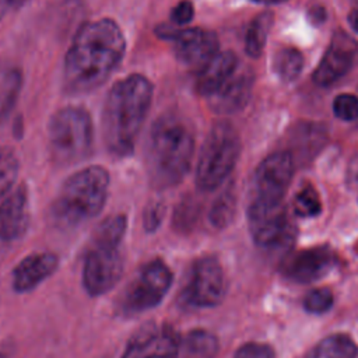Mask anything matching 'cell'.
<instances>
[{
  "instance_id": "cell-1",
  "label": "cell",
  "mask_w": 358,
  "mask_h": 358,
  "mask_svg": "<svg viewBox=\"0 0 358 358\" xmlns=\"http://www.w3.org/2000/svg\"><path fill=\"white\" fill-rule=\"evenodd\" d=\"M126 38L112 18L88 21L77 31L64 57V85L73 94L101 87L119 66Z\"/></svg>"
},
{
  "instance_id": "cell-2",
  "label": "cell",
  "mask_w": 358,
  "mask_h": 358,
  "mask_svg": "<svg viewBox=\"0 0 358 358\" xmlns=\"http://www.w3.org/2000/svg\"><path fill=\"white\" fill-rule=\"evenodd\" d=\"M152 101V84L143 74L119 80L109 91L102 110V136L109 152L126 157L133 152Z\"/></svg>"
},
{
  "instance_id": "cell-3",
  "label": "cell",
  "mask_w": 358,
  "mask_h": 358,
  "mask_svg": "<svg viewBox=\"0 0 358 358\" xmlns=\"http://www.w3.org/2000/svg\"><path fill=\"white\" fill-rule=\"evenodd\" d=\"M194 155V134L185 117L164 113L152 124L145 144V169L150 183L168 189L182 182Z\"/></svg>"
},
{
  "instance_id": "cell-4",
  "label": "cell",
  "mask_w": 358,
  "mask_h": 358,
  "mask_svg": "<svg viewBox=\"0 0 358 358\" xmlns=\"http://www.w3.org/2000/svg\"><path fill=\"white\" fill-rule=\"evenodd\" d=\"M127 229L124 214H113L98 224L83 260V287L91 296L110 291L124 270L122 243Z\"/></svg>"
},
{
  "instance_id": "cell-5",
  "label": "cell",
  "mask_w": 358,
  "mask_h": 358,
  "mask_svg": "<svg viewBox=\"0 0 358 358\" xmlns=\"http://www.w3.org/2000/svg\"><path fill=\"white\" fill-rule=\"evenodd\" d=\"M109 190V172L101 165L85 166L62 185L50 206V218L62 229L90 221L101 213Z\"/></svg>"
},
{
  "instance_id": "cell-6",
  "label": "cell",
  "mask_w": 358,
  "mask_h": 358,
  "mask_svg": "<svg viewBox=\"0 0 358 358\" xmlns=\"http://www.w3.org/2000/svg\"><path fill=\"white\" fill-rule=\"evenodd\" d=\"M48 140L50 158L57 165L67 166L88 158L94 144L91 115L80 106L59 109L49 120Z\"/></svg>"
},
{
  "instance_id": "cell-7",
  "label": "cell",
  "mask_w": 358,
  "mask_h": 358,
  "mask_svg": "<svg viewBox=\"0 0 358 358\" xmlns=\"http://www.w3.org/2000/svg\"><path fill=\"white\" fill-rule=\"evenodd\" d=\"M241 152V138L228 122L215 123L201 147L197 166L196 185L203 192L217 189L232 172Z\"/></svg>"
},
{
  "instance_id": "cell-8",
  "label": "cell",
  "mask_w": 358,
  "mask_h": 358,
  "mask_svg": "<svg viewBox=\"0 0 358 358\" xmlns=\"http://www.w3.org/2000/svg\"><path fill=\"white\" fill-rule=\"evenodd\" d=\"M227 294V277L220 260L214 256L196 259L178 295L183 309H208L220 305Z\"/></svg>"
},
{
  "instance_id": "cell-9",
  "label": "cell",
  "mask_w": 358,
  "mask_h": 358,
  "mask_svg": "<svg viewBox=\"0 0 358 358\" xmlns=\"http://www.w3.org/2000/svg\"><path fill=\"white\" fill-rule=\"evenodd\" d=\"M172 281L171 267L162 259L155 257L147 262L124 288L119 301L120 312L130 316L158 306L168 294Z\"/></svg>"
},
{
  "instance_id": "cell-10",
  "label": "cell",
  "mask_w": 358,
  "mask_h": 358,
  "mask_svg": "<svg viewBox=\"0 0 358 358\" xmlns=\"http://www.w3.org/2000/svg\"><path fill=\"white\" fill-rule=\"evenodd\" d=\"M248 228L253 242L266 249L284 245L291 238V222L282 201L253 197L248 207Z\"/></svg>"
},
{
  "instance_id": "cell-11",
  "label": "cell",
  "mask_w": 358,
  "mask_h": 358,
  "mask_svg": "<svg viewBox=\"0 0 358 358\" xmlns=\"http://www.w3.org/2000/svg\"><path fill=\"white\" fill-rule=\"evenodd\" d=\"M161 39L173 43V52L178 60L197 71L207 64L220 50V42L215 32L203 28H173L162 25L157 28Z\"/></svg>"
},
{
  "instance_id": "cell-12",
  "label": "cell",
  "mask_w": 358,
  "mask_h": 358,
  "mask_svg": "<svg viewBox=\"0 0 358 358\" xmlns=\"http://www.w3.org/2000/svg\"><path fill=\"white\" fill-rule=\"evenodd\" d=\"M180 343L169 323H145L129 338L120 358H179Z\"/></svg>"
},
{
  "instance_id": "cell-13",
  "label": "cell",
  "mask_w": 358,
  "mask_h": 358,
  "mask_svg": "<svg viewBox=\"0 0 358 358\" xmlns=\"http://www.w3.org/2000/svg\"><path fill=\"white\" fill-rule=\"evenodd\" d=\"M294 161L289 152L277 151L266 157L256 169L255 197L281 203L292 180Z\"/></svg>"
},
{
  "instance_id": "cell-14",
  "label": "cell",
  "mask_w": 358,
  "mask_h": 358,
  "mask_svg": "<svg viewBox=\"0 0 358 358\" xmlns=\"http://www.w3.org/2000/svg\"><path fill=\"white\" fill-rule=\"evenodd\" d=\"M334 253L324 248L316 246L292 253L282 263V273L298 282H312L326 275L334 266Z\"/></svg>"
},
{
  "instance_id": "cell-15",
  "label": "cell",
  "mask_w": 358,
  "mask_h": 358,
  "mask_svg": "<svg viewBox=\"0 0 358 358\" xmlns=\"http://www.w3.org/2000/svg\"><path fill=\"white\" fill-rule=\"evenodd\" d=\"M355 55L357 45L348 36H334L333 43L313 71V81L320 87H327L336 83L350 71Z\"/></svg>"
},
{
  "instance_id": "cell-16",
  "label": "cell",
  "mask_w": 358,
  "mask_h": 358,
  "mask_svg": "<svg viewBox=\"0 0 358 358\" xmlns=\"http://www.w3.org/2000/svg\"><path fill=\"white\" fill-rule=\"evenodd\" d=\"M253 73L246 67L238 70L207 99L211 109L220 115H231L243 109L250 98Z\"/></svg>"
},
{
  "instance_id": "cell-17",
  "label": "cell",
  "mask_w": 358,
  "mask_h": 358,
  "mask_svg": "<svg viewBox=\"0 0 358 358\" xmlns=\"http://www.w3.org/2000/svg\"><path fill=\"white\" fill-rule=\"evenodd\" d=\"M29 225V201L28 190L21 183L8 192L0 203V239L13 242L20 239Z\"/></svg>"
},
{
  "instance_id": "cell-18",
  "label": "cell",
  "mask_w": 358,
  "mask_h": 358,
  "mask_svg": "<svg viewBox=\"0 0 358 358\" xmlns=\"http://www.w3.org/2000/svg\"><path fill=\"white\" fill-rule=\"evenodd\" d=\"M59 267V257L50 252L25 256L13 270L11 285L15 292L24 294L35 289Z\"/></svg>"
},
{
  "instance_id": "cell-19",
  "label": "cell",
  "mask_w": 358,
  "mask_h": 358,
  "mask_svg": "<svg viewBox=\"0 0 358 358\" xmlns=\"http://www.w3.org/2000/svg\"><path fill=\"white\" fill-rule=\"evenodd\" d=\"M238 67L239 62L234 52H218L197 71L196 91L200 95L208 98L238 70Z\"/></svg>"
},
{
  "instance_id": "cell-20",
  "label": "cell",
  "mask_w": 358,
  "mask_h": 358,
  "mask_svg": "<svg viewBox=\"0 0 358 358\" xmlns=\"http://www.w3.org/2000/svg\"><path fill=\"white\" fill-rule=\"evenodd\" d=\"M218 350L215 334L206 329H193L180 343L179 358H215Z\"/></svg>"
},
{
  "instance_id": "cell-21",
  "label": "cell",
  "mask_w": 358,
  "mask_h": 358,
  "mask_svg": "<svg viewBox=\"0 0 358 358\" xmlns=\"http://www.w3.org/2000/svg\"><path fill=\"white\" fill-rule=\"evenodd\" d=\"M358 347L347 334H331L319 341L305 358H357Z\"/></svg>"
},
{
  "instance_id": "cell-22",
  "label": "cell",
  "mask_w": 358,
  "mask_h": 358,
  "mask_svg": "<svg viewBox=\"0 0 358 358\" xmlns=\"http://www.w3.org/2000/svg\"><path fill=\"white\" fill-rule=\"evenodd\" d=\"M271 25L273 14L268 11L257 14L249 24L245 36V50L250 57H257L262 55Z\"/></svg>"
},
{
  "instance_id": "cell-23",
  "label": "cell",
  "mask_w": 358,
  "mask_h": 358,
  "mask_svg": "<svg viewBox=\"0 0 358 358\" xmlns=\"http://www.w3.org/2000/svg\"><path fill=\"white\" fill-rule=\"evenodd\" d=\"M273 69L281 81L291 83L303 69V56L294 48H281L273 57Z\"/></svg>"
},
{
  "instance_id": "cell-24",
  "label": "cell",
  "mask_w": 358,
  "mask_h": 358,
  "mask_svg": "<svg viewBox=\"0 0 358 358\" xmlns=\"http://www.w3.org/2000/svg\"><path fill=\"white\" fill-rule=\"evenodd\" d=\"M235 210H236V196L234 193V189L228 187L213 203L208 213V220L213 227L222 229L232 221L235 215Z\"/></svg>"
},
{
  "instance_id": "cell-25",
  "label": "cell",
  "mask_w": 358,
  "mask_h": 358,
  "mask_svg": "<svg viewBox=\"0 0 358 358\" xmlns=\"http://www.w3.org/2000/svg\"><path fill=\"white\" fill-rule=\"evenodd\" d=\"M294 213L303 218H312L322 213V201L316 189L310 185L302 187L294 199L292 203Z\"/></svg>"
},
{
  "instance_id": "cell-26",
  "label": "cell",
  "mask_w": 358,
  "mask_h": 358,
  "mask_svg": "<svg viewBox=\"0 0 358 358\" xmlns=\"http://www.w3.org/2000/svg\"><path fill=\"white\" fill-rule=\"evenodd\" d=\"M18 172V158L11 148H0V197L6 196Z\"/></svg>"
},
{
  "instance_id": "cell-27",
  "label": "cell",
  "mask_w": 358,
  "mask_h": 358,
  "mask_svg": "<svg viewBox=\"0 0 358 358\" xmlns=\"http://www.w3.org/2000/svg\"><path fill=\"white\" fill-rule=\"evenodd\" d=\"M334 303V295L329 288H315L303 298V308L309 313L322 315L330 310Z\"/></svg>"
},
{
  "instance_id": "cell-28",
  "label": "cell",
  "mask_w": 358,
  "mask_h": 358,
  "mask_svg": "<svg viewBox=\"0 0 358 358\" xmlns=\"http://www.w3.org/2000/svg\"><path fill=\"white\" fill-rule=\"evenodd\" d=\"M196 218H197L196 203L193 200H183L175 208V213L172 217V227L178 232H187L196 222Z\"/></svg>"
},
{
  "instance_id": "cell-29",
  "label": "cell",
  "mask_w": 358,
  "mask_h": 358,
  "mask_svg": "<svg viewBox=\"0 0 358 358\" xmlns=\"http://www.w3.org/2000/svg\"><path fill=\"white\" fill-rule=\"evenodd\" d=\"M333 112L334 115L344 120L352 122L358 119V98L352 94H340L333 101Z\"/></svg>"
},
{
  "instance_id": "cell-30",
  "label": "cell",
  "mask_w": 358,
  "mask_h": 358,
  "mask_svg": "<svg viewBox=\"0 0 358 358\" xmlns=\"http://www.w3.org/2000/svg\"><path fill=\"white\" fill-rule=\"evenodd\" d=\"M234 358H275L274 350L264 343H246L241 345Z\"/></svg>"
},
{
  "instance_id": "cell-31",
  "label": "cell",
  "mask_w": 358,
  "mask_h": 358,
  "mask_svg": "<svg viewBox=\"0 0 358 358\" xmlns=\"http://www.w3.org/2000/svg\"><path fill=\"white\" fill-rule=\"evenodd\" d=\"M165 207L161 201H151L143 214V225L147 232H154L158 229L164 220Z\"/></svg>"
},
{
  "instance_id": "cell-32",
  "label": "cell",
  "mask_w": 358,
  "mask_h": 358,
  "mask_svg": "<svg viewBox=\"0 0 358 358\" xmlns=\"http://www.w3.org/2000/svg\"><path fill=\"white\" fill-rule=\"evenodd\" d=\"M194 15V6L190 0H182L176 3L171 11V18L175 25H185L192 21Z\"/></svg>"
},
{
  "instance_id": "cell-33",
  "label": "cell",
  "mask_w": 358,
  "mask_h": 358,
  "mask_svg": "<svg viewBox=\"0 0 358 358\" xmlns=\"http://www.w3.org/2000/svg\"><path fill=\"white\" fill-rule=\"evenodd\" d=\"M348 22H350L351 28L358 34V7L350 13V15H348Z\"/></svg>"
},
{
  "instance_id": "cell-34",
  "label": "cell",
  "mask_w": 358,
  "mask_h": 358,
  "mask_svg": "<svg viewBox=\"0 0 358 358\" xmlns=\"http://www.w3.org/2000/svg\"><path fill=\"white\" fill-rule=\"evenodd\" d=\"M326 13H324V10L323 8H313L312 10V13H310V18H312V21L313 22H316V20H320V21H323L326 17Z\"/></svg>"
},
{
  "instance_id": "cell-35",
  "label": "cell",
  "mask_w": 358,
  "mask_h": 358,
  "mask_svg": "<svg viewBox=\"0 0 358 358\" xmlns=\"http://www.w3.org/2000/svg\"><path fill=\"white\" fill-rule=\"evenodd\" d=\"M352 166H354V169L350 171L348 179H352L354 182H358V161H352Z\"/></svg>"
},
{
  "instance_id": "cell-36",
  "label": "cell",
  "mask_w": 358,
  "mask_h": 358,
  "mask_svg": "<svg viewBox=\"0 0 358 358\" xmlns=\"http://www.w3.org/2000/svg\"><path fill=\"white\" fill-rule=\"evenodd\" d=\"M10 348L11 347L6 345V343H4V345H0V358H8L10 357V354H8Z\"/></svg>"
},
{
  "instance_id": "cell-37",
  "label": "cell",
  "mask_w": 358,
  "mask_h": 358,
  "mask_svg": "<svg viewBox=\"0 0 358 358\" xmlns=\"http://www.w3.org/2000/svg\"><path fill=\"white\" fill-rule=\"evenodd\" d=\"M8 7H10V6H8L7 0H0V20H1L3 15L6 14V11H7Z\"/></svg>"
},
{
  "instance_id": "cell-38",
  "label": "cell",
  "mask_w": 358,
  "mask_h": 358,
  "mask_svg": "<svg viewBox=\"0 0 358 358\" xmlns=\"http://www.w3.org/2000/svg\"><path fill=\"white\" fill-rule=\"evenodd\" d=\"M27 1H28V0H7V3H8L10 7H21V6H24Z\"/></svg>"
},
{
  "instance_id": "cell-39",
  "label": "cell",
  "mask_w": 358,
  "mask_h": 358,
  "mask_svg": "<svg viewBox=\"0 0 358 358\" xmlns=\"http://www.w3.org/2000/svg\"><path fill=\"white\" fill-rule=\"evenodd\" d=\"M257 3H264V4H277V3H284L287 0H253Z\"/></svg>"
},
{
  "instance_id": "cell-40",
  "label": "cell",
  "mask_w": 358,
  "mask_h": 358,
  "mask_svg": "<svg viewBox=\"0 0 358 358\" xmlns=\"http://www.w3.org/2000/svg\"><path fill=\"white\" fill-rule=\"evenodd\" d=\"M352 1H354V4L358 7V0H352Z\"/></svg>"
}]
</instances>
